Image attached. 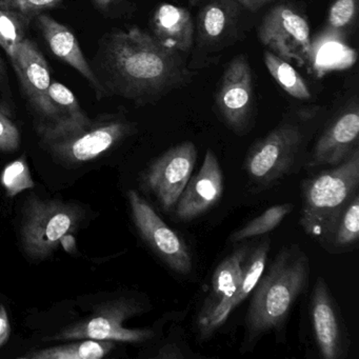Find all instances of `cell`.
<instances>
[{"label": "cell", "mask_w": 359, "mask_h": 359, "mask_svg": "<svg viewBox=\"0 0 359 359\" xmlns=\"http://www.w3.org/2000/svg\"><path fill=\"white\" fill-rule=\"evenodd\" d=\"M100 53L104 93L140 104L154 102L190 79L180 53L137 27L109 35Z\"/></svg>", "instance_id": "6da1fadb"}, {"label": "cell", "mask_w": 359, "mask_h": 359, "mask_svg": "<svg viewBox=\"0 0 359 359\" xmlns=\"http://www.w3.org/2000/svg\"><path fill=\"white\" fill-rule=\"evenodd\" d=\"M310 259L298 243L281 248L252 292L241 352L283 327L310 278Z\"/></svg>", "instance_id": "7a4b0ae2"}, {"label": "cell", "mask_w": 359, "mask_h": 359, "mask_svg": "<svg viewBox=\"0 0 359 359\" xmlns=\"http://www.w3.org/2000/svg\"><path fill=\"white\" fill-rule=\"evenodd\" d=\"M357 192L359 148L340 165L323 169L302 180L299 217L302 230L319 243Z\"/></svg>", "instance_id": "3957f363"}, {"label": "cell", "mask_w": 359, "mask_h": 359, "mask_svg": "<svg viewBox=\"0 0 359 359\" xmlns=\"http://www.w3.org/2000/svg\"><path fill=\"white\" fill-rule=\"evenodd\" d=\"M132 131L121 118L86 125H41L39 133L54 156L67 163H88L118 144Z\"/></svg>", "instance_id": "277c9868"}, {"label": "cell", "mask_w": 359, "mask_h": 359, "mask_svg": "<svg viewBox=\"0 0 359 359\" xmlns=\"http://www.w3.org/2000/svg\"><path fill=\"white\" fill-rule=\"evenodd\" d=\"M81 217V212L74 205L30 197L20 228V239L27 255L35 260L51 256L62 239L76 230Z\"/></svg>", "instance_id": "5b68a950"}, {"label": "cell", "mask_w": 359, "mask_h": 359, "mask_svg": "<svg viewBox=\"0 0 359 359\" xmlns=\"http://www.w3.org/2000/svg\"><path fill=\"white\" fill-rule=\"evenodd\" d=\"M304 144L298 126L285 123L254 142L245 155L243 169L257 188L274 186L293 171Z\"/></svg>", "instance_id": "8992f818"}, {"label": "cell", "mask_w": 359, "mask_h": 359, "mask_svg": "<svg viewBox=\"0 0 359 359\" xmlns=\"http://www.w3.org/2000/svg\"><path fill=\"white\" fill-rule=\"evenodd\" d=\"M148 306L135 297H121L102 304L97 312L73 327L56 334L52 340L96 339L115 342L144 344L156 336L152 327L128 329L123 327L127 319L148 310Z\"/></svg>", "instance_id": "52a82bcc"}, {"label": "cell", "mask_w": 359, "mask_h": 359, "mask_svg": "<svg viewBox=\"0 0 359 359\" xmlns=\"http://www.w3.org/2000/svg\"><path fill=\"white\" fill-rule=\"evenodd\" d=\"M127 196L134 226L144 243L172 272L188 276L193 256L184 237L170 228L137 191L130 190Z\"/></svg>", "instance_id": "ba28073f"}, {"label": "cell", "mask_w": 359, "mask_h": 359, "mask_svg": "<svg viewBox=\"0 0 359 359\" xmlns=\"http://www.w3.org/2000/svg\"><path fill=\"white\" fill-rule=\"evenodd\" d=\"M197 149L184 142L159 155L142 175V184L156 199L163 212L171 213L194 171Z\"/></svg>", "instance_id": "9c48e42d"}, {"label": "cell", "mask_w": 359, "mask_h": 359, "mask_svg": "<svg viewBox=\"0 0 359 359\" xmlns=\"http://www.w3.org/2000/svg\"><path fill=\"white\" fill-rule=\"evenodd\" d=\"M258 39L269 51L287 62L304 66L312 60L310 26L306 18L287 5H278L264 16Z\"/></svg>", "instance_id": "30bf717a"}, {"label": "cell", "mask_w": 359, "mask_h": 359, "mask_svg": "<svg viewBox=\"0 0 359 359\" xmlns=\"http://www.w3.org/2000/svg\"><path fill=\"white\" fill-rule=\"evenodd\" d=\"M249 245H241L219 262L213 275L208 296L196 316L197 334L203 340L211 338L224 327L232 314V299L241 279V262Z\"/></svg>", "instance_id": "8fae6325"}, {"label": "cell", "mask_w": 359, "mask_h": 359, "mask_svg": "<svg viewBox=\"0 0 359 359\" xmlns=\"http://www.w3.org/2000/svg\"><path fill=\"white\" fill-rule=\"evenodd\" d=\"M310 317L315 344L321 358H348L350 339L346 323L341 310L323 276L317 278L313 287Z\"/></svg>", "instance_id": "7c38bea8"}, {"label": "cell", "mask_w": 359, "mask_h": 359, "mask_svg": "<svg viewBox=\"0 0 359 359\" xmlns=\"http://www.w3.org/2000/svg\"><path fill=\"white\" fill-rule=\"evenodd\" d=\"M253 75L245 56L238 55L226 67L216 95V107L224 125L238 135L250 129L253 113Z\"/></svg>", "instance_id": "4fadbf2b"}, {"label": "cell", "mask_w": 359, "mask_h": 359, "mask_svg": "<svg viewBox=\"0 0 359 359\" xmlns=\"http://www.w3.org/2000/svg\"><path fill=\"white\" fill-rule=\"evenodd\" d=\"M357 102L344 107L323 130L313 146L304 167L310 171L336 167L359 148Z\"/></svg>", "instance_id": "5bb4252c"}, {"label": "cell", "mask_w": 359, "mask_h": 359, "mask_svg": "<svg viewBox=\"0 0 359 359\" xmlns=\"http://www.w3.org/2000/svg\"><path fill=\"white\" fill-rule=\"evenodd\" d=\"M10 60L29 102L43 118L41 125L53 123L55 112L49 98L51 72L41 50L26 37Z\"/></svg>", "instance_id": "9a60e30c"}, {"label": "cell", "mask_w": 359, "mask_h": 359, "mask_svg": "<svg viewBox=\"0 0 359 359\" xmlns=\"http://www.w3.org/2000/svg\"><path fill=\"white\" fill-rule=\"evenodd\" d=\"M224 192V172L214 151L208 149L201 169L191 176L178 198L174 215L182 222L196 219L215 207Z\"/></svg>", "instance_id": "2e32d148"}, {"label": "cell", "mask_w": 359, "mask_h": 359, "mask_svg": "<svg viewBox=\"0 0 359 359\" xmlns=\"http://www.w3.org/2000/svg\"><path fill=\"white\" fill-rule=\"evenodd\" d=\"M36 25L56 57L79 73L93 88L98 100L106 95L97 75L83 56L76 36L70 29L47 14L37 16Z\"/></svg>", "instance_id": "e0dca14e"}, {"label": "cell", "mask_w": 359, "mask_h": 359, "mask_svg": "<svg viewBox=\"0 0 359 359\" xmlns=\"http://www.w3.org/2000/svg\"><path fill=\"white\" fill-rule=\"evenodd\" d=\"M153 36L167 49L176 53L190 51L194 41L192 15L186 8L163 4L152 18Z\"/></svg>", "instance_id": "ac0fdd59"}, {"label": "cell", "mask_w": 359, "mask_h": 359, "mask_svg": "<svg viewBox=\"0 0 359 359\" xmlns=\"http://www.w3.org/2000/svg\"><path fill=\"white\" fill-rule=\"evenodd\" d=\"M358 241L359 192H357L342 210L330 232L318 243L329 253L341 254L353 251Z\"/></svg>", "instance_id": "d6986e66"}, {"label": "cell", "mask_w": 359, "mask_h": 359, "mask_svg": "<svg viewBox=\"0 0 359 359\" xmlns=\"http://www.w3.org/2000/svg\"><path fill=\"white\" fill-rule=\"evenodd\" d=\"M114 348L115 341L110 340L77 339L71 344L32 351L24 357L31 359H100Z\"/></svg>", "instance_id": "ffe728a7"}, {"label": "cell", "mask_w": 359, "mask_h": 359, "mask_svg": "<svg viewBox=\"0 0 359 359\" xmlns=\"http://www.w3.org/2000/svg\"><path fill=\"white\" fill-rule=\"evenodd\" d=\"M264 62L271 76L283 91L296 100H310L311 91L308 85L290 62L266 50L264 52Z\"/></svg>", "instance_id": "44dd1931"}, {"label": "cell", "mask_w": 359, "mask_h": 359, "mask_svg": "<svg viewBox=\"0 0 359 359\" xmlns=\"http://www.w3.org/2000/svg\"><path fill=\"white\" fill-rule=\"evenodd\" d=\"M49 98L55 112V118L50 126L64 123L86 125L91 121L83 112L73 92L62 83L52 81L49 88Z\"/></svg>", "instance_id": "7402d4cb"}, {"label": "cell", "mask_w": 359, "mask_h": 359, "mask_svg": "<svg viewBox=\"0 0 359 359\" xmlns=\"http://www.w3.org/2000/svg\"><path fill=\"white\" fill-rule=\"evenodd\" d=\"M293 210V203L272 205L259 216L250 220L238 230L234 231L229 237V243H243L254 237L272 232Z\"/></svg>", "instance_id": "603a6c76"}, {"label": "cell", "mask_w": 359, "mask_h": 359, "mask_svg": "<svg viewBox=\"0 0 359 359\" xmlns=\"http://www.w3.org/2000/svg\"><path fill=\"white\" fill-rule=\"evenodd\" d=\"M230 10L219 1L205 6L198 16V31L203 41L214 43L222 39L230 25Z\"/></svg>", "instance_id": "cb8c5ba5"}, {"label": "cell", "mask_w": 359, "mask_h": 359, "mask_svg": "<svg viewBox=\"0 0 359 359\" xmlns=\"http://www.w3.org/2000/svg\"><path fill=\"white\" fill-rule=\"evenodd\" d=\"M30 22L16 12L0 9V47L9 58L15 54L22 41L26 39Z\"/></svg>", "instance_id": "d4e9b609"}, {"label": "cell", "mask_w": 359, "mask_h": 359, "mask_svg": "<svg viewBox=\"0 0 359 359\" xmlns=\"http://www.w3.org/2000/svg\"><path fill=\"white\" fill-rule=\"evenodd\" d=\"M1 184L7 191L8 196H16L29 189L34 188L28 163L24 158L12 161L4 169Z\"/></svg>", "instance_id": "484cf974"}, {"label": "cell", "mask_w": 359, "mask_h": 359, "mask_svg": "<svg viewBox=\"0 0 359 359\" xmlns=\"http://www.w3.org/2000/svg\"><path fill=\"white\" fill-rule=\"evenodd\" d=\"M153 358L176 359V358H201V355L193 353L184 339V330L180 327H172L169 337L161 340V344L156 348V353L152 355Z\"/></svg>", "instance_id": "4316f807"}, {"label": "cell", "mask_w": 359, "mask_h": 359, "mask_svg": "<svg viewBox=\"0 0 359 359\" xmlns=\"http://www.w3.org/2000/svg\"><path fill=\"white\" fill-rule=\"evenodd\" d=\"M358 13V0H333L327 15V28L342 32L354 26Z\"/></svg>", "instance_id": "83f0119b"}, {"label": "cell", "mask_w": 359, "mask_h": 359, "mask_svg": "<svg viewBox=\"0 0 359 359\" xmlns=\"http://www.w3.org/2000/svg\"><path fill=\"white\" fill-rule=\"evenodd\" d=\"M64 0H0V9L16 12L32 22L48 10L54 9Z\"/></svg>", "instance_id": "f1b7e54d"}, {"label": "cell", "mask_w": 359, "mask_h": 359, "mask_svg": "<svg viewBox=\"0 0 359 359\" xmlns=\"http://www.w3.org/2000/svg\"><path fill=\"white\" fill-rule=\"evenodd\" d=\"M20 144V134L13 121L0 110V151L12 152Z\"/></svg>", "instance_id": "f546056e"}, {"label": "cell", "mask_w": 359, "mask_h": 359, "mask_svg": "<svg viewBox=\"0 0 359 359\" xmlns=\"http://www.w3.org/2000/svg\"><path fill=\"white\" fill-rule=\"evenodd\" d=\"M11 334V325L7 310L3 304H0V348L9 340Z\"/></svg>", "instance_id": "4dcf8cb0"}, {"label": "cell", "mask_w": 359, "mask_h": 359, "mask_svg": "<svg viewBox=\"0 0 359 359\" xmlns=\"http://www.w3.org/2000/svg\"><path fill=\"white\" fill-rule=\"evenodd\" d=\"M239 4L249 11L255 12L269 5L274 0H238Z\"/></svg>", "instance_id": "1f68e13d"}, {"label": "cell", "mask_w": 359, "mask_h": 359, "mask_svg": "<svg viewBox=\"0 0 359 359\" xmlns=\"http://www.w3.org/2000/svg\"><path fill=\"white\" fill-rule=\"evenodd\" d=\"M116 0H93L96 7L100 10H108Z\"/></svg>", "instance_id": "d6a6232c"}, {"label": "cell", "mask_w": 359, "mask_h": 359, "mask_svg": "<svg viewBox=\"0 0 359 359\" xmlns=\"http://www.w3.org/2000/svg\"><path fill=\"white\" fill-rule=\"evenodd\" d=\"M3 70H4L3 58H1V56H0V74H1V72H3Z\"/></svg>", "instance_id": "836d02e7"}, {"label": "cell", "mask_w": 359, "mask_h": 359, "mask_svg": "<svg viewBox=\"0 0 359 359\" xmlns=\"http://www.w3.org/2000/svg\"><path fill=\"white\" fill-rule=\"evenodd\" d=\"M188 1L192 5H197V4L201 3V0H188Z\"/></svg>", "instance_id": "e575fe53"}]
</instances>
